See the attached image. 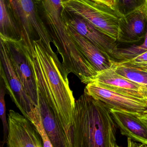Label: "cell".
Returning <instances> with one entry per match:
<instances>
[{
	"label": "cell",
	"instance_id": "cell-5",
	"mask_svg": "<svg viewBox=\"0 0 147 147\" xmlns=\"http://www.w3.org/2000/svg\"><path fill=\"white\" fill-rule=\"evenodd\" d=\"M63 7L93 26L117 42L119 18L123 15L92 0H62Z\"/></svg>",
	"mask_w": 147,
	"mask_h": 147
},
{
	"label": "cell",
	"instance_id": "cell-23",
	"mask_svg": "<svg viewBox=\"0 0 147 147\" xmlns=\"http://www.w3.org/2000/svg\"><path fill=\"white\" fill-rule=\"evenodd\" d=\"M92 1L98 3L104 4L113 10H116V0H92Z\"/></svg>",
	"mask_w": 147,
	"mask_h": 147
},
{
	"label": "cell",
	"instance_id": "cell-19",
	"mask_svg": "<svg viewBox=\"0 0 147 147\" xmlns=\"http://www.w3.org/2000/svg\"><path fill=\"white\" fill-rule=\"evenodd\" d=\"M27 118L35 125L40 134L43 143L44 147H53L43 123L42 116L38 105L35 106L27 114Z\"/></svg>",
	"mask_w": 147,
	"mask_h": 147
},
{
	"label": "cell",
	"instance_id": "cell-1",
	"mask_svg": "<svg viewBox=\"0 0 147 147\" xmlns=\"http://www.w3.org/2000/svg\"><path fill=\"white\" fill-rule=\"evenodd\" d=\"M34 45L32 52L26 50L38 93L60 121L69 147H73V112L76 100L69 86V73L53 50L48 49L41 39L34 41Z\"/></svg>",
	"mask_w": 147,
	"mask_h": 147
},
{
	"label": "cell",
	"instance_id": "cell-8",
	"mask_svg": "<svg viewBox=\"0 0 147 147\" xmlns=\"http://www.w3.org/2000/svg\"><path fill=\"white\" fill-rule=\"evenodd\" d=\"M7 121V147H43L42 140L36 128L25 116L10 110Z\"/></svg>",
	"mask_w": 147,
	"mask_h": 147
},
{
	"label": "cell",
	"instance_id": "cell-10",
	"mask_svg": "<svg viewBox=\"0 0 147 147\" xmlns=\"http://www.w3.org/2000/svg\"><path fill=\"white\" fill-rule=\"evenodd\" d=\"M147 26V3L120 17L117 41L125 43L138 42L144 38Z\"/></svg>",
	"mask_w": 147,
	"mask_h": 147
},
{
	"label": "cell",
	"instance_id": "cell-14",
	"mask_svg": "<svg viewBox=\"0 0 147 147\" xmlns=\"http://www.w3.org/2000/svg\"><path fill=\"white\" fill-rule=\"evenodd\" d=\"M66 26L69 36L97 73L111 67L114 61L108 53L95 46L74 29Z\"/></svg>",
	"mask_w": 147,
	"mask_h": 147
},
{
	"label": "cell",
	"instance_id": "cell-13",
	"mask_svg": "<svg viewBox=\"0 0 147 147\" xmlns=\"http://www.w3.org/2000/svg\"><path fill=\"white\" fill-rule=\"evenodd\" d=\"M110 111L122 135L147 146V124L139 118V114L113 108Z\"/></svg>",
	"mask_w": 147,
	"mask_h": 147
},
{
	"label": "cell",
	"instance_id": "cell-20",
	"mask_svg": "<svg viewBox=\"0 0 147 147\" xmlns=\"http://www.w3.org/2000/svg\"><path fill=\"white\" fill-rule=\"evenodd\" d=\"M6 88L4 82L1 78V90H0V117L2 121L3 127V140L2 141V145L6 144L8 136V125L7 121L6 113V105L5 97L6 93Z\"/></svg>",
	"mask_w": 147,
	"mask_h": 147
},
{
	"label": "cell",
	"instance_id": "cell-17",
	"mask_svg": "<svg viewBox=\"0 0 147 147\" xmlns=\"http://www.w3.org/2000/svg\"><path fill=\"white\" fill-rule=\"evenodd\" d=\"M112 67L120 75L147 88V70L128 66L116 61L113 62Z\"/></svg>",
	"mask_w": 147,
	"mask_h": 147
},
{
	"label": "cell",
	"instance_id": "cell-25",
	"mask_svg": "<svg viewBox=\"0 0 147 147\" xmlns=\"http://www.w3.org/2000/svg\"><path fill=\"white\" fill-rule=\"evenodd\" d=\"M146 2H147V0H146Z\"/></svg>",
	"mask_w": 147,
	"mask_h": 147
},
{
	"label": "cell",
	"instance_id": "cell-4",
	"mask_svg": "<svg viewBox=\"0 0 147 147\" xmlns=\"http://www.w3.org/2000/svg\"><path fill=\"white\" fill-rule=\"evenodd\" d=\"M21 36V41L27 51L34 49V42L41 39L45 47L52 50V38L40 16L36 0H9Z\"/></svg>",
	"mask_w": 147,
	"mask_h": 147
},
{
	"label": "cell",
	"instance_id": "cell-15",
	"mask_svg": "<svg viewBox=\"0 0 147 147\" xmlns=\"http://www.w3.org/2000/svg\"><path fill=\"white\" fill-rule=\"evenodd\" d=\"M38 105L45 131L53 147H70L61 124L42 95L38 93Z\"/></svg>",
	"mask_w": 147,
	"mask_h": 147
},
{
	"label": "cell",
	"instance_id": "cell-11",
	"mask_svg": "<svg viewBox=\"0 0 147 147\" xmlns=\"http://www.w3.org/2000/svg\"><path fill=\"white\" fill-rule=\"evenodd\" d=\"M62 17L67 26L90 41L103 51L111 55L117 48L116 42L98 30L83 19L66 10L63 7Z\"/></svg>",
	"mask_w": 147,
	"mask_h": 147
},
{
	"label": "cell",
	"instance_id": "cell-16",
	"mask_svg": "<svg viewBox=\"0 0 147 147\" xmlns=\"http://www.w3.org/2000/svg\"><path fill=\"white\" fill-rule=\"evenodd\" d=\"M0 35L21 40V33L9 0H0Z\"/></svg>",
	"mask_w": 147,
	"mask_h": 147
},
{
	"label": "cell",
	"instance_id": "cell-21",
	"mask_svg": "<svg viewBox=\"0 0 147 147\" xmlns=\"http://www.w3.org/2000/svg\"><path fill=\"white\" fill-rule=\"evenodd\" d=\"M145 2V0H116V10L124 15Z\"/></svg>",
	"mask_w": 147,
	"mask_h": 147
},
{
	"label": "cell",
	"instance_id": "cell-12",
	"mask_svg": "<svg viewBox=\"0 0 147 147\" xmlns=\"http://www.w3.org/2000/svg\"><path fill=\"white\" fill-rule=\"evenodd\" d=\"M92 82L103 87L147 101V88L119 74L112 67L98 72Z\"/></svg>",
	"mask_w": 147,
	"mask_h": 147
},
{
	"label": "cell",
	"instance_id": "cell-7",
	"mask_svg": "<svg viewBox=\"0 0 147 147\" xmlns=\"http://www.w3.org/2000/svg\"><path fill=\"white\" fill-rule=\"evenodd\" d=\"M0 42L1 78L13 101L23 115L27 118V114L35 106L15 72L5 43L1 40Z\"/></svg>",
	"mask_w": 147,
	"mask_h": 147
},
{
	"label": "cell",
	"instance_id": "cell-18",
	"mask_svg": "<svg viewBox=\"0 0 147 147\" xmlns=\"http://www.w3.org/2000/svg\"><path fill=\"white\" fill-rule=\"evenodd\" d=\"M147 51V26L143 42L139 45H133L126 48L115 49L110 56L116 61H126L135 58Z\"/></svg>",
	"mask_w": 147,
	"mask_h": 147
},
{
	"label": "cell",
	"instance_id": "cell-3",
	"mask_svg": "<svg viewBox=\"0 0 147 147\" xmlns=\"http://www.w3.org/2000/svg\"><path fill=\"white\" fill-rule=\"evenodd\" d=\"M62 0H36L39 14L45 24L65 69L84 84L94 80L98 73L79 50L69 35L62 17Z\"/></svg>",
	"mask_w": 147,
	"mask_h": 147
},
{
	"label": "cell",
	"instance_id": "cell-6",
	"mask_svg": "<svg viewBox=\"0 0 147 147\" xmlns=\"http://www.w3.org/2000/svg\"><path fill=\"white\" fill-rule=\"evenodd\" d=\"M6 47L15 72L22 82L26 93L35 106L38 105V92L34 74L21 40L7 38L0 35Z\"/></svg>",
	"mask_w": 147,
	"mask_h": 147
},
{
	"label": "cell",
	"instance_id": "cell-22",
	"mask_svg": "<svg viewBox=\"0 0 147 147\" xmlns=\"http://www.w3.org/2000/svg\"><path fill=\"white\" fill-rule=\"evenodd\" d=\"M118 62L128 66L147 70V51L132 59Z\"/></svg>",
	"mask_w": 147,
	"mask_h": 147
},
{
	"label": "cell",
	"instance_id": "cell-2",
	"mask_svg": "<svg viewBox=\"0 0 147 147\" xmlns=\"http://www.w3.org/2000/svg\"><path fill=\"white\" fill-rule=\"evenodd\" d=\"M73 147H118L117 125L110 108L84 92L73 112Z\"/></svg>",
	"mask_w": 147,
	"mask_h": 147
},
{
	"label": "cell",
	"instance_id": "cell-9",
	"mask_svg": "<svg viewBox=\"0 0 147 147\" xmlns=\"http://www.w3.org/2000/svg\"><path fill=\"white\" fill-rule=\"evenodd\" d=\"M84 92L104 102L110 108L138 114L147 112V101L103 87L94 82L87 84Z\"/></svg>",
	"mask_w": 147,
	"mask_h": 147
},
{
	"label": "cell",
	"instance_id": "cell-24",
	"mask_svg": "<svg viewBox=\"0 0 147 147\" xmlns=\"http://www.w3.org/2000/svg\"><path fill=\"white\" fill-rule=\"evenodd\" d=\"M139 117L143 121L147 124V112L142 114H139Z\"/></svg>",
	"mask_w": 147,
	"mask_h": 147
}]
</instances>
